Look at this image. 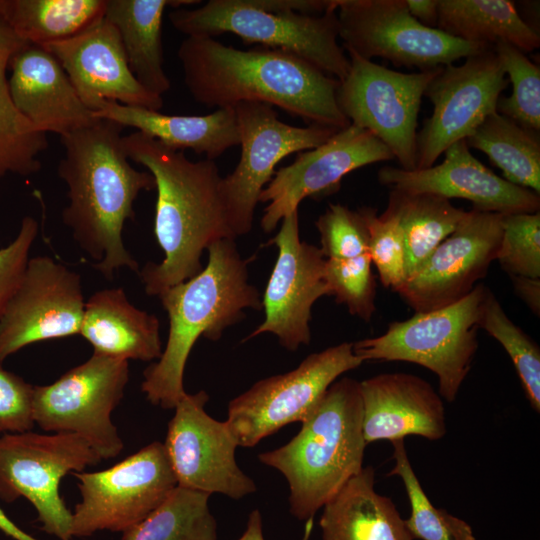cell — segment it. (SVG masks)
I'll list each match as a JSON object with an SVG mask.
<instances>
[{"mask_svg":"<svg viewBox=\"0 0 540 540\" xmlns=\"http://www.w3.org/2000/svg\"><path fill=\"white\" fill-rule=\"evenodd\" d=\"M366 444L417 435L430 441L447 432L442 397L410 373H381L360 382Z\"/></svg>","mask_w":540,"mask_h":540,"instance_id":"cell-23","label":"cell"},{"mask_svg":"<svg viewBox=\"0 0 540 540\" xmlns=\"http://www.w3.org/2000/svg\"><path fill=\"white\" fill-rule=\"evenodd\" d=\"M278 257L262 299L264 321L245 340L271 333L290 351L311 340L310 320L314 303L330 295L321 249L301 241L298 210L282 219L276 236L269 241Z\"/></svg>","mask_w":540,"mask_h":540,"instance_id":"cell-18","label":"cell"},{"mask_svg":"<svg viewBox=\"0 0 540 540\" xmlns=\"http://www.w3.org/2000/svg\"><path fill=\"white\" fill-rule=\"evenodd\" d=\"M495 54L512 84V93L499 97L496 111L519 125L540 131V68L515 46L498 42Z\"/></svg>","mask_w":540,"mask_h":540,"instance_id":"cell-37","label":"cell"},{"mask_svg":"<svg viewBox=\"0 0 540 540\" xmlns=\"http://www.w3.org/2000/svg\"><path fill=\"white\" fill-rule=\"evenodd\" d=\"M94 116L116 122L123 128H135L170 148L205 154L206 159L213 161L240 144L234 108H219L207 115H167L143 107L103 101L95 109Z\"/></svg>","mask_w":540,"mask_h":540,"instance_id":"cell-25","label":"cell"},{"mask_svg":"<svg viewBox=\"0 0 540 540\" xmlns=\"http://www.w3.org/2000/svg\"><path fill=\"white\" fill-rule=\"evenodd\" d=\"M516 294L537 316L540 313V279L510 276Z\"/></svg>","mask_w":540,"mask_h":540,"instance_id":"cell-44","label":"cell"},{"mask_svg":"<svg viewBox=\"0 0 540 540\" xmlns=\"http://www.w3.org/2000/svg\"><path fill=\"white\" fill-rule=\"evenodd\" d=\"M127 158L148 169L157 200L154 233L164 253L160 263L147 262L138 274L148 295L185 282L202 269L201 256L212 243L235 239L221 192L222 177L213 160H189L139 131L122 138Z\"/></svg>","mask_w":540,"mask_h":540,"instance_id":"cell-3","label":"cell"},{"mask_svg":"<svg viewBox=\"0 0 540 540\" xmlns=\"http://www.w3.org/2000/svg\"><path fill=\"white\" fill-rule=\"evenodd\" d=\"M410 14L422 25L437 28V0H405Z\"/></svg>","mask_w":540,"mask_h":540,"instance_id":"cell-45","label":"cell"},{"mask_svg":"<svg viewBox=\"0 0 540 540\" xmlns=\"http://www.w3.org/2000/svg\"><path fill=\"white\" fill-rule=\"evenodd\" d=\"M0 530L14 540H38L21 529L0 507Z\"/></svg>","mask_w":540,"mask_h":540,"instance_id":"cell-48","label":"cell"},{"mask_svg":"<svg viewBox=\"0 0 540 540\" xmlns=\"http://www.w3.org/2000/svg\"><path fill=\"white\" fill-rule=\"evenodd\" d=\"M177 56L185 86L200 104L219 109L261 102L310 124H350L336 99L339 80L294 54L262 46L241 50L212 37L189 36Z\"/></svg>","mask_w":540,"mask_h":540,"instance_id":"cell-2","label":"cell"},{"mask_svg":"<svg viewBox=\"0 0 540 540\" xmlns=\"http://www.w3.org/2000/svg\"><path fill=\"white\" fill-rule=\"evenodd\" d=\"M34 386L0 367V435L31 431Z\"/></svg>","mask_w":540,"mask_h":540,"instance_id":"cell-42","label":"cell"},{"mask_svg":"<svg viewBox=\"0 0 540 540\" xmlns=\"http://www.w3.org/2000/svg\"><path fill=\"white\" fill-rule=\"evenodd\" d=\"M12 55H0V178L7 174L30 176L42 168L47 134L37 130L16 108L6 75Z\"/></svg>","mask_w":540,"mask_h":540,"instance_id":"cell-34","label":"cell"},{"mask_svg":"<svg viewBox=\"0 0 540 540\" xmlns=\"http://www.w3.org/2000/svg\"><path fill=\"white\" fill-rule=\"evenodd\" d=\"M233 108L241 157L233 172L222 178L221 192L229 226L238 237L251 230L259 196L275 166L292 153L320 146L340 129L289 125L277 117L273 106L261 102H241Z\"/></svg>","mask_w":540,"mask_h":540,"instance_id":"cell-14","label":"cell"},{"mask_svg":"<svg viewBox=\"0 0 540 540\" xmlns=\"http://www.w3.org/2000/svg\"><path fill=\"white\" fill-rule=\"evenodd\" d=\"M80 335L93 353L127 361L158 360L163 351L158 318L131 304L122 288L103 289L89 297Z\"/></svg>","mask_w":540,"mask_h":540,"instance_id":"cell-26","label":"cell"},{"mask_svg":"<svg viewBox=\"0 0 540 540\" xmlns=\"http://www.w3.org/2000/svg\"><path fill=\"white\" fill-rule=\"evenodd\" d=\"M469 148L487 155L502 178L540 195L539 132L495 112L466 139Z\"/></svg>","mask_w":540,"mask_h":540,"instance_id":"cell-31","label":"cell"},{"mask_svg":"<svg viewBox=\"0 0 540 540\" xmlns=\"http://www.w3.org/2000/svg\"><path fill=\"white\" fill-rule=\"evenodd\" d=\"M336 13L344 50L397 67L434 69L489 47L422 25L405 0H336Z\"/></svg>","mask_w":540,"mask_h":540,"instance_id":"cell-11","label":"cell"},{"mask_svg":"<svg viewBox=\"0 0 540 540\" xmlns=\"http://www.w3.org/2000/svg\"><path fill=\"white\" fill-rule=\"evenodd\" d=\"M330 295L346 305L350 314L369 322L376 311V280L368 253L348 259H326Z\"/></svg>","mask_w":540,"mask_h":540,"instance_id":"cell-39","label":"cell"},{"mask_svg":"<svg viewBox=\"0 0 540 540\" xmlns=\"http://www.w3.org/2000/svg\"><path fill=\"white\" fill-rule=\"evenodd\" d=\"M38 231V221L25 216L14 240L0 249V318L21 282Z\"/></svg>","mask_w":540,"mask_h":540,"instance_id":"cell-43","label":"cell"},{"mask_svg":"<svg viewBox=\"0 0 540 540\" xmlns=\"http://www.w3.org/2000/svg\"><path fill=\"white\" fill-rule=\"evenodd\" d=\"M82 437L72 433L32 431L0 435V499L26 498L37 512L41 530L71 540L72 512L60 495L61 480L101 462Z\"/></svg>","mask_w":540,"mask_h":540,"instance_id":"cell-8","label":"cell"},{"mask_svg":"<svg viewBox=\"0 0 540 540\" xmlns=\"http://www.w3.org/2000/svg\"><path fill=\"white\" fill-rule=\"evenodd\" d=\"M129 380L127 360L93 353L50 385L34 386L33 419L42 430L79 435L101 459L124 448L111 413Z\"/></svg>","mask_w":540,"mask_h":540,"instance_id":"cell-9","label":"cell"},{"mask_svg":"<svg viewBox=\"0 0 540 540\" xmlns=\"http://www.w3.org/2000/svg\"><path fill=\"white\" fill-rule=\"evenodd\" d=\"M368 229V254L380 281L396 292L406 281L405 244L396 214L387 207L380 215L372 207L360 208Z\"/></svg>","mask_w":540,"mask_h":540,"instance_id":"cell-38","label":"cell"},{"mask_svg":"<svg viewBox=\"0 0 540 540\" xmlns=\"http://www.w3.org/2000/svg\"><path fill=\"white\" fill-rule=\"evenodd\" d=\"M363 361L353 343L308 355L294 370L256 382L229 402L225 421L238 446L253 447L293 422H302L343 373Z\"/></svg>","mask_w":540,"mask_h":540,"instance_id":"cell-13","label":"cell"},{"mask_svg":"<svg viewBox=\"0 0 540 540\" xmlns=\"http://www.w3.org/2000/svg\"><path fill=\"white\" fill-rule=\"evenodd\" d=\"M437 28L462 41L494 47L509 43L524 53L540 46V36L508 0H437Z\"/></svg>","mask_w":540,"mask_h":540,"instance_id":"cell-29","label":"cell"},{"mask_svg":"<svg viewBox=\"0 0 540 540\" xmlns=\"http://www.w3.org/2000/svg\"><path fill=\"white\" fill-rule=\"evenodd\" d=\"M509 84L495 54L485 48L460 65L443 66L426 91L432 113L417 132L416 169L435 162L454 143L467 139L491 114Z\"/></svg>","mask_w":540,"mask_h":540,"instance_id":"cell-15","label":"cell"},{"mask_svg":"<svg viewBox=\"0 0 540 540\" xmlns=\"http://www.w3.org/2000/svg\"><path fill=\"white\" fill-rule=\"evenodd\" d=\"M479 328L496 339L509 355L533 410L540 412V349L510 320L494 293L487 287Z\"/></svg>","mask_w":540,"mask_h":540,"instance_id":"cell-36","label":"cell"},{"mask_svg":"<svg viewBox=\"0 0 540 540\" xmlns=\"http://www.w3.org/2000/svg\"><path fill=\"white\" fill-rule=\"evenodd\" d=\"M9 92L19 112L40 132L60 137L96 121L58 60L42 46L25 44L10 58Z\"/></svg>","mask_w":540,"mask_h":540,"instance_id":"cell-24","label":"cell"},{"mask_svg":"<svg viewBox=\"0 0 540 540\" xmlns=\"http://www.w3.org/2000/svg\"><path fill=\"white\" fill-rule=\"evenodd\" d=\"M486 288L479 283L453 304L392 322L382 335L353 343V352L363 362L405 361L425 367L437 376L440 396L453 402L478 349Z\"/></svg>","mask_w":540,"mask_h":540,"instance_id":"cell-7","label":"cell"},{"mask_svg":"<svg viewBox=\"0 0 540 540\" xmlns=\"http://www.w3.org/2000/svg\"><path fill=\"white\" fill-rule=\"evenodd\" d=\"M387 207L396 214L402 228L406 280L468 215V211L455 207L449 199L432 193L390 190Z\"/></svg>","mask_w":540,"mask_h":540,"instance_id":"cell-30","label":"cell"},{"mask_svg":"<svg viewBox=\"0 0 540 540\" xmlns=\"http://www.w3.org/2000/svg\"><path fill=\"white\" fill-rule=\"evenodd\" d=\"M199 0H105L104 17L120 35L129 67L149 92L162 96L171 86L163 67L162 21L167 7Z\"/></svg>","mask_w":540,"mask_h":540,"instance_id":"cell-28","label":"cell"},{"mask_svg":"<svg viewBox=\"0 0 540 540\" xmlns=\"http://www.w3.org/2000/svg\"><path fill=\"white\" fill-rule=\"evenodd\" d=\"M391 444L395 465L388 476H399L403 481L411 506V514L404 520L413 540H476L466 521L435 507L429 500L412 468L404 439Z\"/></svg>","mask_w":540,"mask_h":540,"instance_id":"cell-35","label":"cell"},{"mask_svg":"<svg viewBox=\"0 0 540 540\" xmlns=\"http://www.w3.org/2000/svg\"><path fill=\"white\" fill-rule=\"evenodd\" d=\"M321 251L326 259H348L368 253V229L360 208L330 204L317 221Z\"/></svg>","mask_w":540,"mask_h":540,"instance_id":"cell-41","label":"cell"},{"mask_svg":"<svg viewBox=\"0 0 540 540\" xmlns=\"http://www.w3.org/2000/svg\"><path fill=\"white\" fill-rule=\"evenodd\" d=\"M346 77L339 81L338 106L350 124L363 128L392 152L400 168L416 169V137L422 98L443 67L404 73L347 51Z\"/></svg>","mask_w":540,"mask_h":540,"instance_id":"cell-10","label":"cell"},{"mask_svg":"<svg viewBox=\"0 0 540 540\" xmlns=\"http://www.w3.org/2000/svg\"><path fill=\"white\" fill-rule=\"evenodd\" d=\"M392 159V152L376 136L349 124L320 146L299 152L293 163L274 173L259 196V202L268 203L261 228L272 232L305 198L334 193L350 172Z\"/></svg>","mask_w":540,"mask_h":540,"instance_id":"cell-19","label":"cell"},{"mask_svg":"<svg viewBox=\"0 0 540 540\" xmlns=\"http://www.w3.org/2000/svg\"><path fill=\"white\" fill-rule=\"evenodd\" d=\"M16 36L43 46L65 40L104 15L105 0H1Z\"/></svg>","mask_w":540,"mask_h":540,"instance_id":"cell-32","label":"cell"},{"mask_svg":"<svg viewBox=\"0 0 540 540\" xmlns=\"http://www.w3.org/2000/svg\"><path fill=\"white\" fill-rule=\"evenodd\" d=\"M322 540H413L394 502L375 490V471L363 467L324 506Z\"/></svg>","mask_w":540,"mask_h":540,"instance_id":"cell-27","label":"cell"},{"mask_svg":"<svg viewBox=\"0 0 540 540\" xmlns=\"http://www.w3.org/2000/svg\"><path fill=\"white\" fill-rule=\"evenodd\" d=\"M84 308L78 273L49 256L29 258L0 318V363L30 344L80 334Z\"/></svg>","mask_w":540,"mask_h":540,"instance_id":"cell-17","label":"cell"},{"mask_svg":"<svg viewBox=\"0 0 540 540\" xmlns=\"http://www.w3.org/2000/svg\"><path fill=\"white\" fill-rule=\"evenodd\" d=\"M312 521L313 520H309L307 522L303 540H308L310 536ZM238 540H265L263 536L262 516L258 509L253 510L249 514L246 529Z\"/></svg>","mask_w":540,"mask_h":540,"instance_id":"cell-47","label":"cell"},{"mask_svg":"<svg viewBox=\"0 0 540 540\" xmlns=\"http://www.w3.org/2000/svg\"><path fill=\"white\" fill-rule=\"evenodd\" d=\"M168 18L187 37L231 33L245 44L294 54L339 81L349 71V58L338 43L336 7L321 15H306L266 9L255 0H209L195 9L177 8Z\"/></svg>","mask_w":540,"mask_h":540,"instance_id":"cell-6","label":"cell"},{"mask_svg":"<svg viewBox=\"0 0 540 540\" xmlns=\"http://www.w3.org/2000/svg\"><path fill=\"white\" fill-rule=\"evenodd\" d=\"M509 276L540 279V212L502 215L496 260Z\"/></svg>","mask_w":540,"mask_h":540,"instance_id":"cell-40","label":"cell"},{"mask_svg":"<svg viewBox=\"0 0 540 540\" xmlns=\"http://www.w3.org/2000/svg\"><path fill=\"white\" fill-rule=\"evenodd\" d=\"M210 494L176 486L147 517L122 532L121 540H216Z\"/></svg>","mask_w":540,"mask_h":540,"instance_id":"cell-33","label":"cell"},{"mask_svg":"<svg viewBox=\"0 0 540 540\" xmlns=\"http://www.w3.org/2000/svg\"><path fill=\"white\" fill-rule=\"evenodd\" d=\"M24 41L19 39L8 23L0 0V55H13L18 49L23 47Z\"/></svg>","mask_w":540,"mask_h":540,"instance_id":"cell-46","label":"cell"},{"mask_svg":"<svg viewBox=\"0 0 540 540\" xmlns=\"http://www.w3.org/2000/svg\"><path fill=\"white\" fill-rule=\"evenodd\" d=\"M444 155L440 164L421 170L384 166L378 181L391 190L465 199L480 211L502 215L539 211V194L496 175L472 155L466 139L452 144Z\"/></svg>","mask_w":540,"mask_h":540,"instance_id":"cell-22","label":"cell"},{"mask_svg":"<svg viewBox=\"0 0 540 540\" xmlns=\"http://www.w3.org/2000/svg\"><path fill=\"white\" fill-rule=\"evenodd\" d=\"M366 445L360 382L344 377L326 390L296 436L258 458L286 478L291 514L309 521L361 471Z\"/></svg>","mask_w":540,"mask_h":540,"instance_id":"cell-5","label":"cell"},{"mask_svg":"<svg viewBox=\"0 0 540 540\" xmlns=\"http://www.w3.org/2000/svg\"><path fill=\"white\" fill-rule=\"evenodd\" d=\"M122 131L118 123L98 118L62 136L64 155L57 167L68 189L62 221L94 261L93 267L108 280L122 268L139 272L122 232L126 221L134 218V202L140 192L155 188L150 172L131 165Z\"/></svg>","mask_w":540,"mask_h":540,"instance_id":"cell-1","label":"cell"},{"mask_svg":"<svg viewBox=\"0 0 540 540\" xmlns=\"http://www.w3.org/2000/svg\"><path fill=\"white\" fill-rule=\"evenodd\" d=\"M501 237L502 214L468 211L457 229L395 293L416 312L436 310L463 299L496 260Z\"/></svg>","mask_w":540,"mask_h":540,"instance_id":"cell-20","label":"cell"},{"mask_svg":"<svg viewBox=\"0 0 540 540\" xmlns=\"http://www.w3.org/2000/svg\"><path fill=\"white\" fill-rule=\"evenodd\" d=\"M208 394L185 395L175 406L164 444L177 486L207 494L240 499L256 484L237 465L238 447L226 422L207 414Z\"/></svg>","mask_w":540,"mask_h":540,"instance_id":"cell-16","label":"cell"},{"mask_svg":"<svg viewBox=\"0 0 540 540\" xmlns=\"http://www.w3.org/2000/svg\"><path fill=\"white\" fill-rule=\"evenodd\" d=\"M60 63L82 102L93 112L103 101L160 111L163 97L133 75L116 27L104 16L65 40L42 46Z\"/></svg>","mask_w":540,"mask_h":540,"instance_id":"cell-21","label":"cell"},{"mask_svg":"<svg viewBox=\"0 0 540 540\" xmlns=\"http://www.w3.org/2000/svg\"><path fill=\"white\" fill-rule=\"evenodd\" d=\"M208 263L193 278L163 290L159 297L169 318L165 349L143 372L141 390L153 405L174 409L185 395L184 369L200 336L211 341L244 318V309H262L256 287L249 282L248 263L234 239L208 248Z\"/></svg>","mask_w":540,"mask_h":540,"instance_id":"cell-4","label":"cell"},{"mask_svg":"<svg viewBox=\"0 0 540 540\" xmlns=\"http://www.w3.org/2000/svg\"><path fill=\"white\" fill-rule=\"evenodd\" d=\"M81 501L72 512V537L124 532L154 511L177 486L164 444L154 441L116 465L74 472Z\"/></svg>","mask_w":540,"mask_h":540,"instance_id":"cell-12","label":"cell"}]
</instances>
